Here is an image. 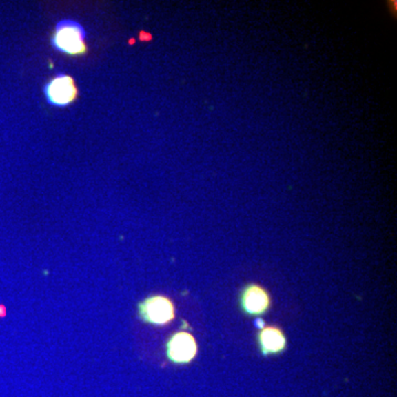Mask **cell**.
Here are the masks:
<instances>
[{"mask_svg": "<svg viewBox=\"0 0 397 397\" xmlns=\"http://www.w3.org/2000/svg\"><path fill=\"white\" fill-rule=\"evenodd\" d=\"M138 314L143 323L154 325H168L176 316L174 305L165 296H150L138 305Z\"/></svg>", "mask_w": 397, "mask_h": 397, "instance_id": "3957f363", "label": "cell"}, {"mask_svg": "<svg viewBox=\"0 0 397 397\" xmlns=\"http://www.w3.org/2000/svg\"><path fill=\"white\" fill-rule=\"evenodd\" d=\"M242 308L250 316H259L267 312L270 297L267 290L258 285H250L242 294Z\"/></svg>", "mask_w": 397, "mask_h": 397, "instance_id": "5b68a950", "label": "cell"}, {"mask_svg": "<svg viewBox=\"0 0 397 397\" xmlns=\"http://www.w3.org/2000/svg\"><path fill=\"white\" fill-rule=\"evenodd\" d=\"M259 347L264 354H276L285 350L287 345L284 332L277 327H267L259 332Z\"/></svg>", "mask_w": 397, "mask_h": 397, "instance_id": "8992f818", "label": "cell"}, {"mask_svg": "<svg viewBox=\"0 0 397 397\" xmlns=\"http://www.w3.org/2000/svg\"><path fill=\"white\" fill-rule=\"evenodd\" d=\"M51 44L58 52L69 57H82L88 52L85 29L77 20H60L55 25Z\"/></svg>", "mask_w": 397, "mask_h": 397, "instance_id": "6da1fadb", "label": "cell"}, {"mask_svg": "<svg viewBox=\"0 0 397 397\" xmlns=\"http://www.w3.org/2000/svg\"><path fill=\"white\" fill-rule=\"evenodd\" d=\"M198 354V345L192 334L185 331L176 332L167 343V356L171 362L185 364Z\"/></svg>", "mask_w": 397, "mask_h": 397, "instance_id": "277c9868", "label": "cell"}, {"mask_svg": "<svg viewBox=\"0 0 397 397\" xmlns=\"http://www.w3.org/2000/svg\"><path fill=\"white\" fill-rule=\"evenodd\" d=\"M44 97L48 104L54 108H68L77 99V83L74 77L66 73H58L48 81L43 88Z\"/></svg>", "mask_w": 397, "mask_h": 397, "instance_id": "7a4b0ae2", "label": "cell"}]
</instances>
